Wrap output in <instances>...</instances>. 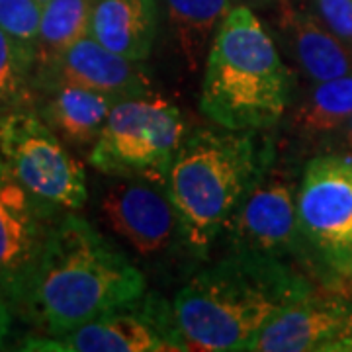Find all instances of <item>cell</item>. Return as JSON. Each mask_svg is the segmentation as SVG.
<instances>
[{
    "instance_id": "1",
    "label": "cell",
    "mask_w": 352,
    "mask_h": 352,
    "mask_svg": "<svg viewBox=\"0 0 352 352\" xmlns=\"http://www.w3.org/2000/svg\"><path fill=\"white\" fill-rule=\"evenodd\" d=\"M145 276L120 247L75 212L51 231L24 311L50 337L112 314L145 296Z\"/></svg>"
},
{
    "instance_id": "2",
    "label": "cell",
    "mask_w": 352,
    "mask_h": 352,
    "mask_svg": "<svg viewBox=\"0 0 352 352\" xmlns=\"http://www.w3.org/2000/svg\"><path fill=\"white\" fill-rule=\"evenodd\" d=\"M314 288L286 261L227 251L176 294V325L188 351H247L258 331Z\"/></svg>"
},
{
    "instance_id": "3",
    "label": "cell",
    "mask_w": 352,
    "mask_h": 352,
    "mask_svg": "<svg viewBox=\"0 0 352 352\" xmlns=\"http://www.w3.org/2000/svg\"><path fill=\"white\" fill-rule=\"evenodd\" d=\"M274 161L268 129H198L182 141L164 188L192 256H208L241 200Z\"/></svg>"
},
{
    "instance_id": "4",
    "label": "cell",
    "mask_w": 352,
    "mask_h": 352,
    "mask_svg": "<svg viewBox=\"0 0 352 352\" xmlns=\"http://www.w3.org/2000/svg\"><path fill=\"white\" fill-rule=\"evenodd\" d=\"M296 76L278 43L247 4H235L206 59L200 110L226 129H272L288 112Z\"/></svg>"
},
{
    "instance_id": "5",
    "label": "cell",
    "mask_w": 352,
    "mask_h": 352,
    "mask_svg": "<svg viewBox=\"0 0 352 352\" xmlns=\"http://www.w3.org/2000/svg\"><path fill=\"white\" fill-rule=\"evenodd\" d=\"M186 139V124L173 102L145 94L116 102L88 163L102 175L163 184L176 151Z\"/></svg>"
},
{
    "instance_id": "6",
    "label": "cell",
    "mask_w": 352,
    "mask_h": 352,
    "mask_svg": "<svg viewBox=\"0 0 352 352\" xmlns=\"http://www.w3.org/2000/svg\"><path fill=\"white\" fill-rule=\"evenodd\" d=\"M298 219L307 258L337 288L352 276V155L331 153L305 164Z\"/></svg>"
},
{
    "instance_id": "7",
    "label": "cell",
    "mask_w": 352,
    "mask_h": 352,
    "mask_svg": "<svg viewBox=\"0 0 352 352\" xmlns=\"http://www.w3.org/2000/svg\"><path fill=\"white\" fill-rule=\"evenodd\" d=\"M0 159L25 188L59 212H76L88 198L87 173L36 110L0 113Z\"/></svg>"
},
{
    "instance_id": "8",
    "label": "cell",
    "mask_w": 352,
    "mask_h": 352,
    "mask_svg": "<svg viewBox=\"0 0 352 352\" xmlns=\"http://www.w3.org/2000/svg\"><path fill=\"white\" fill-rule=\"evenodd\" d=\"M22 351L164 352L188 349L176 325L173 303L151 294L71 333L57 337H28Z\"/></svg>"
},
{
    "instance_id": "9",
    "label": "cell",
    "mask_w": 352,
    "mask_h": 352,
    "mask_svg": "<svg viewBox=\"0 0 352 352\" xmlns=\"http://www.w3.org/2000/svg\"><path fill=\"white\" fill-rule=\"evenodd\" d=\"M65 212L34 196L0 159V296L24 311L39 261Z\"/></svg>"
},
{
    "instance_id": "10",
    "label": "cell",
    "mask_w": 352,
    "mask_h": 352,
    "mask_svg": "<svg viewBox=\"0 0 352 352\" xmlns=\"http://www.w3.org/2000/svg\"><path fill=\"white\" fill-rule=\"evenodd\" d=\"M298 186L288 173L270 166L227 221L221 233L227 251L278 261L307 258L298 219Z\"/></svg>"
},
{
    "instance_id": "11",
    "label": "cell",
    "mask_w": 352,
    "mask_h": 352,
    "mask_svg": "<svg viewBox=\"0 0 352 352\" xmlns=\"http://www.w3.org/2000/svg\"><path fill=\"white\" fill-rule=\"evenodd\" d=\"M102 214L113 233L143 258H161L176 243L184 249L180 221L163 184L124 178L102 198Z\"/></svg>"
},
{
    "instance_id": "12",
    "label": "cell",
    "mask_w": 352,
    "mask_h": 352,
    "mask_svg": "<svg viewBox=\"0 0 352 352\" xmlns=\"http://www.w3.org/2000/svg\"><path fill=\"white\" fill-rule=\"evenodd\" d=\"M61 85L98 90L122 100L153 94L151 78L141 61L113 53L92 36L78 39L50 63L34 69L36 94Z\"/></svg>"
},
{
    "instance_id": "13",
    "label": "cell",
    "mask_w": 352,
    "mask_h": 352,
    "mask_svg": "<svg viewBox=\"0 0 352 352\" xmlns=\"http://www.w3.org/2000/svg\"><path fill=\"white\" fill-rule=\"evenodd\" d=\"M352 327V302L337 294H307L276 314L247 351L254 352H333L335 342Z\"/></svg>"
},
{
    "instance_id": "14",
    "label": "cell",
    "mask_w": 352,
    "mask_h": 352,
    "mask_svg": "<svg viewBox=\"0 0 352 352\" xmlns=\"http://www.w3.org/2000/svg\"><path fill=\"white\" fill-rule=\"evenodd\" d=\"M270 8V34L309 82L352 75V47L339 39L302 0H278Z\"/></svg>"
},
{
    "instance_id": "15",
    "label": "cell",
    "mask_w": 352,
    "mask_h": 352,
    "mask_svg": "<svg viewBox=\"0 0 352 352\" xmlns=\"http://www.w3.org/2000/svg\"><path fill=\"white\" fill-rule=\"evenodd\" d=\"M159 32L157 0H94L88 36L131 61H147Z\"/></svg>"
},
{
    "instance_id": "16",
    "label": "cell",
    "mask_w": 352,
    "mask_h": 352,
    "mask_svg": "<svg viewBox=\"0 0 352 352\" xmlns=\"http://www.w3.org/2000/svg\"><path fill=\"white\" fill-rule=\"evenodd\" d=\"M36 98H39L36 110L39 118L73 147L94 145L116 102L122 100L106 92L73 85L39 90Z\"/></svg>"
},
{
    "instance_id": "17",
    "label": "cell",
    "mask_w": 352,
    "mask_h": 352,
    "mask_svg": "<svg viewBox=\"0 0 352 352\" xmlns=\"http://www.w3.org/2000/svg\"><path fill=\"white\" fill-rule=\"evenodd\" d=\"M176 51L190 73L206 63L215 32L237 0H161Z\"/></svg>"
},
{
    "instance_id": "18",
    "label": "cell",
    "mask_w": 352,
    "mask_h": 352,
    "mask_svg": "<svg viewBox=\"0 0 352 352\" xmlns=\"http://www.w3.org/2000/svg\"><path fill=\"white\" fill-rule=\"evenodd\" d=\"M352 116V75L311 82L294 110L292 124L305 138H323L340 131Z\"/></svg>"
},
{
    "instance_id": "19",
    "label": "cell",
    "mask_w": 352,
    "mask_h": 352,
    "mask_svg": "<svg viewBox=\"0 0 352 352\" xmlns=\"http://www.w3.org/2000/svg\"><path fill=\"white\" fill-rule=\"evenodd\" d=\"M92 4L94 0H50L43 6L34 69L50 63L88 36Z\"/></svg>"
},
{
    "instance_id": "20",
    "label": "cell",
    "mask_w": 352,
    "mask_h": 352,
    "mask_svg": "<svg viewBox=\"0 0 352 352\" xmlns=\"http://www.w3.org/2000/svg\"><path fill=\"white\" fill-rule=\"evenodd\" d=\"M34 65L36 55L0 28V113L34 104Z\"/></svg>"
},
{
    "instance_id": "21",
    "label": "cell",
    "mask_w": 352,
    "mask_h": 352,
    "mask_svg": "<svg viewBox=\"0 0 352 352\" xmlns=\"http://www.w3.org/2000/svg\"><path fill=\"white\" fill-rule=\"evenodd\" d=\"M41 12L38 0H0V28L36 55Z\"/></svg>"
},
{
    "instance_id": "22",
    "label": "cell",
    "mask_w": 352,
    "mask_h": 352,
    "mask_svg": "<svg viewBox=\"0 0 352 352\" xmlns=\"http://www.w3.org/2000/svg\"><path fill=\"white\" fill-rule=\"evenodd\" d=\"M329 30L352 47V0H305Z\"/></svg>"
},
{
    "instance_id": "23",
    "label": "cell",
    "mask_w": 352,
    "mask_h": 352,
    "mask_svg": "<svg viewBox=\"0 0 352 352\" xmlns=\"http://www.w3.org/2000/svg\"><path fill=\"white\" fill-rule=\"evenodd\" d=\"M10 327H12V307L0 296V344L8 337Z\"/></svg>"
},
{
    "instance_id": "24",
    "label": "cell",
    "mask_w": 352,
    "mask_h": 352,
    "mask_svg": "<svg viewBox=\"0 0 352 352\" xmlns=\"http://www.w3.org/2000/svg\"><path fill=\"white\" fill-rule=\"evenodd\" d=\"M333 352H352V327L335 342Z\"/></svg>"
},
{
    "instance_id": "25",
    "label": "cell",
    "mask_w": 352,
    "mask_h": 352,
    "mask_svg": "<svg viewBox=\"0 0 352 352\" xmlns=\"http://www.w3.org/2000/svg\"><path fill=\"white\" fill-rule=\"evenodd\" d=\"M340 131H342V147L349 155H352V116Z\"/></svg>"
},
{
    "instance_id": "26",
    "label": "cell",
    "mask_w": 352,
    "mask_h": 352,
    "mask_svg": "<svg viewBox=\"0 0 352 352\" xmlns=\"http://www.w3.org/2000/svg\"><path fill=\"white\" fill-rule=\"evenodd\" d=\"M335 289H337V292H340L342 296H346V298H349V300L352 302V276L346 278V280H344L342 284H339V286H337Z\"/></svg>"
},
{
    "instance_id": "27",
    "label": "cell",
    "mask_w": 352,
    "mask_h": 352,
    "mask_svg": "<svg viewBox=\"0 0 352 352\" xmlns=\"http://www.w3.org/2000/svg\"><path fill=\"white\" fill-rule=\"evenodd\" d=\"M278 0H237V4H247V6H272Z\"/></svg>"
},
{
    "instance_id": "28",
    "label": "cell",
    "mask_w": 352,
    "mask_h": 352,
    "mask_svg": "<svg viewBox=\"0 0 352 352\" xmlns=\"http://www.w3.org/2000/svg\"><path fill=\"white\" fill-rule=\"evenodd\" d=\"M39 4H41V6H45V4H47V2H50V0H38Z\"/></svg>"
}]
</instances>
